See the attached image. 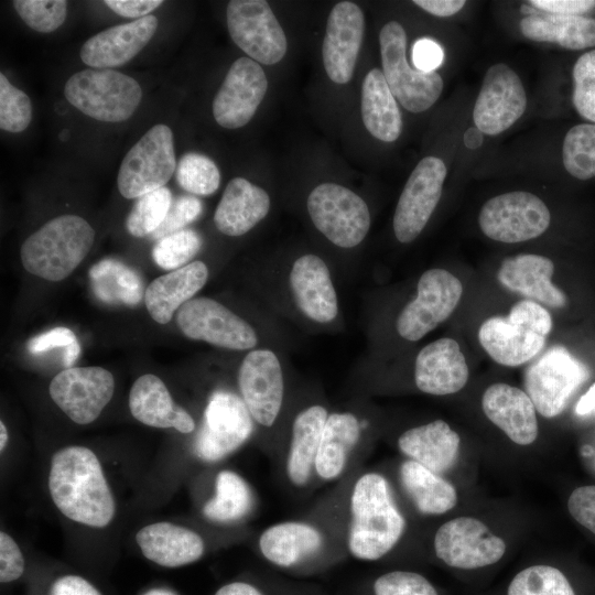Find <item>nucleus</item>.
<instances>
[{"label": "nucleus", "mask_w": 595, "mask_h": 595, "mask_svg": "<svg viewBox=\"0 0 595 595\" xmlns=\"http://www.w3.org/2000/svg\"><path fill=\"white\" fill-rule=\"evenodd\" d=\"M522 35L534 42L581 51L595 46V19L585 15L536 12L519 21Z\"/></svg>", "instance_id": "obj_32"}, {"label": "nucleus", "mask_w": 595, "mask_h": 595, "mask_svg": "<svg viewBox=\"0 0 595 595\" xmlns=\"http://www.w3.org/2000/svg\"><path fill=\"white\" fill-rule=\"evenodd\" d=\"M575 412L577 415H587L595 412V382L580 398L575 407Z\"/></svg>", "instance_id": "obj_59"}, {"label": "nucleus", "mask_w": 595, "mask_h": 595, "mask_svg": "<svg viewBox=\"0 0 595 595\" xmlns=\"http://www.w3.org/2000/svg\"><path fill=\"white\" fill-rule=\"evenodd\" d=\"M553 261L538 253H519L505 258L497 271L499 283L507 290L542 305L563 309L566 294L552 282Z\"/></svg>", "instance_id": "obj_25"}, {"label": "nucleus", "mask_w": 595, "mask_h": 595, "mask_svg": "<svg viewBox=\"0 0 595 595\" xmlns=\"http://www.w3.org/2000/svg\"><path fill=\"white\" fill-rule=\"evenodd\" d=\"M115 379L102 367H71L51 381L48 392L55 404L75 423L94 422L109 403Z\"/></svg>", "instance_id": "obj_18"}, {"label": "nucleus", "mask_w": 595, "mask_h": 595, "mask_svg": "<svg viewBox=\"0 0 595 595\" xmlns=\"http://www.w3.org/2000/svg\"><path fill=\"white\" fill-rule=\"evenodd\" d=\"M175 176L177 184L194 195H212L220 184L216 163L201 153H185L176 165Z\"/></svg>", "instance_id": "obj_43"}, {"label": "nucleus", "mask_w": 595, "mask_h": 595, "mask_svg": "<svg viewBox=\"0 0 595 595\" xmlns=\"http://www.w3.org/2000/svg\"><path fill=\"white\" fill-rule=\"evenodd\" d=\"M176 165L171 128L155 125L123 158L117 176L118 190L126 198H138L164 187Z\"/></svg>", "instance_id": "obj_11"}, {"label": "nucleus", "mask_w": 595, "mask_h": 595, "mask_svg": "<svg viewBox=\"0 0 595 595\" xmlns=\"http://www.w3.org/2000/svg\"><path fill=\"white\" fill-rule=\"evenodd\" d=\"M24 571V559L17 542L4 531L0 532V581L18 580Z\"/></svg>", "instance_id": "obj_51"}, {"label": "nucleus", "mask_w": 595, "mask_h": 595, "mask_svg": "<svg viewBox=\"0 0 595 595\" xmlns=\"http://www.w3.org/2000/svg\"><path fill=\"white\" fill-rule=\"evenodd\" d=\"M530 7L541 12L584 15L595 9V0H531Z\"/></svg>", "instance_id": "obj_54"}, {"label": "nucleus", "mask_w": 595, "mask_h": 595, "mask_svg": "<svg viewBox=\"0 0 595 595\" xmlns=\"http://www.w3.org/2000/svg\"><path fill=\"white\" fill-rule=\"evenodd\" d=\"M8 430L4 425V423L0 422V451L2 452L7 445L8 442Z\"/></svg>", "instance_id": "obj_60"}, {"label": "nucleus", "mask_w": 595, "mask_h": 595, "mask_svg": "<svg viewBox=\"0 0 595 595\" xmlns=\"http://www.w3.org/2000/svg\"><path fill=\"white\" fill-rule=\"evenodd\" d=\"M351 520L347 544L353 556L375 561L393 549L401 539L405 520L397 508L387 479L366 473L354 485Z\"/></svg>", "instance_id": "obj_2"}, {"label": "nucleus", "mask_w": 595, "mask_h": 595, "mask_svg": "<svg viewBox=\"0 0 595 595\" xmlns=\"http://www.w3.org/2000/svg\"><path fill=\"white\" fill-rule=\"evenodd\" d=\"M589 370L565 347L553 346L543 353L524 374V391L544 418L561 414L577 389L588 379Z\"/></svg>", "instance_id": "obj_9"}, {"label": "nucleus", "mask_w": 595, "mask_h": 595, "mask_svg": "<svg viewBox=\"0 0 595 595\" xmlns=\"http://www.w3.org/2000/svg\"><path fill=\"white\" fill-rule=\"evenodd\" d=\"M375 595H437L434 586L421 574L392 571L374 583Z\"/></svg>", "instance_id": "obj_48"}, {"label": "nucleus", "mask_w": 595, "mask_h": 595, "mask_svg": "<svg viewBox=\"0 0 595 595\" xmlns=\"http://www.w3.org/2000/svg\"><path fill=\"white\" fill-rule=\"evenodd\" d=\"M482 408L513 443L530 445L537 440V410L524 390L505 382L493 383L483 393Z\"/></svg>", "instance_id": "obj_26"}, {"label": "nucleus", "mask_w": 595, "mask_h": 595, "mask_svg": "<svg viewBox=\"0 0 595 595\" xmlns=\"http://www.w3.org/2000/svg\"><path fill=\"white\" fill-rule=\"evenodd\" d=\"M215 595H262L255 586L245 582H232L220 587Z\"/></svg>", "instance_id": "obj_58"}, {"label": "nucleus", "mask_w": 595, "mask_h": 595, "mask_svg": "<svg viewBox=\"0 0 595 595\" xmlns=\"http://www.w3.org/2000/svg\"><path fill=\"white\" fill-rule=\"evenodd\" d=\"M508 595H575L566 576L556 567L531 565L515 575Z\"/></svg>", "instance_id": "obj_42"}, {"label": "nucleus", "mask_w": 595, "mask_h": 595, "mask_svg": "<svg viewBox=\"0 0 595 595\" xmlns=\"http://www.w3.org/2000/svg\"><path fill=\"white\" fill-rule=\"evenodd\" d=\"M12 4L23 22L40 33L57 30L67 17L64 0H15Z\"/></svg>", "instance_id": "obj_47"}, {"label": "nucleus", "mask_w": 595, "mask_h": 595, "mask_svg": "<svg viewBox=\"0 0 595 595\" xmlns=\"http://www.w3.org/2000/svg\"><path fill=\"white\" fill-rule=\"evenodd\" d=\"M202 245L198 232L182 229L159 239L152 249V258L160 268L173 271L188 264Z\"/></svg>", "instance_id": "obj_44"}, {"label": "nucleus", "mask_w": 595, "mask_h": 595, "mask_svg": "<svg viewBox=\"0 0 595 595\" xmlns=\"http://www.w3.org/2000/svg\"><path fill=\"white\" fill-rule=\"evenodd\" d=\"M203 212L202 201L193 195H182L173 199L169 213L161 226L151 235L153 239H161L170 234L184 229V227L199 217Z\"/></svg>", "instance_id": "obj_49"}, {"label": "nucleus", "mask_w": 595, "mask_h": 595, "mask_svg": "<svg viewBox=\"0 0 595 595\" xmlns=\"http://www.w3.org/2000/svg\"><path fill=\"white\" fill-rule=\"evenodd\" d=\"M463 291L461 280L448 270L433 268L424 271L418 280L415 296L397 316L398 335L408 342L422 339L451 316Z\"/></svg>", "instance_id": "obj_10"}, {"label": "nucleus", "mask_w": 595, "mask_h": 595, "mask_svg": "<svg viewBox=\"0 0 595 595\" xmlns=\"http://www.w3.org/2000/svg\"><path fill=\"white\" fill-rule=\"evenodd\" d=\"M361 118L368 132L382 142L396 141L402 132L397 100L381 69H370L361 86Z\"/></svg>", "instance_id": "obj_34"}, {"label": "nucleus", "mask_w": 595, "mask_h": 595, "mask_svg": "<svg viewBox=\"0 0 595 595\" xmlns=\"http://www.w3.org/2000/svg\"><path fill=\"white\" fill-rule=\"evenodd\" d=\"M94 239L95 230L80 216H57L24 240L21 262L33 275L62 281L84 260Z\"/></svg>", "instance_id": "obj_4"}, {"label": "nucleus", "mask_w": 595, "mask_h": 595, "mask_svg": "<svg viewBox=\"0 0 595 595\" xmlns=\"http://www.w3.org/2000/svg\"><path fill=\"white\" fill-rule=\"evenodd\" d=\"M77 343L76 335L69 328L55 327L30 339L28 349L31 354H41L58 347L67 350Z\"/></svg>", "instance_id": "obj_52"}, {"label": "nucleus", "mask_w": 595, "mask_h": 595, "mask_svg": "<svg viewBox=\"0 0 595 595\" xmlns=\"http://www.w3.org/2000/svg\"><path fill=\"white\" fill-rule=\"evenodd\" d=\"M459 444V435L443 420L411 428L398 439L399 450L404 455L436 474L454 466Z\"/></svg>", "instance_id": "obj_30"}, {"label": "nucleus", "mask_w": 595, "mask_h": 595, "mask_svg": "<svg viewBox=\"0 0 595 595\" xmlns=\"http://www.w3.org/2000/svg\"><path fill=\"white\" fill-rule=\"evenodd\" d=\"M215 496L203 508L204 516L214 522L229 523L244 518L252 507V493L237 473L221 470L215 483Z\"/></svg>", "instance_id": "obj_39"}, {"label": "nucleus", "mask_w": 595, "mask_h": 595, "mask_svg": "<svg viewBox=\"0 0 595 595\" xmlns=\"http://www.w3.org/2000/svg\"><path fill=\"white\" fill-rule=\"evenodd\" d=\"M400 479L421 513L442 515L457 504L456 489L450 482L412 459L402 463Z\"/></svg>", "instance_id": "obj_37"}, {"label": "nucleus", "mask_w": 595, "mask_h": 595, "mask_svg": "<svg viewBox=\"0 0 595 595\" xmlns=\"http://www.w3.org/2000/svg\"><path fill=\"white\" fill-rule=\"evenodd\" d=\"M360 433V422L351 412L328 414L314 465L321 478L332 480L343 473Z\"/></svg>", "instance_id": "obj_36"}, {"label": "nucleus", "mask_w": 595, "mask_h": 595, "mask_svg": "<svg viewBox=\"0 0 595 595\" xmlns=\"http://www.w3.org/2000/svg\"><path fill=\"white\" fill-rule=\"evenodd\" d=\"M95 295L106 303L134 306L144 296L139 273L115 259H104L89 270Z\"/></svg>", "instance_id": "obj_38"}, {"label": "nucleus", "mask_w": 595, "mask_h": 595, "mask_svg": "<svg viewBox=\"0 0 595 595\" xmlns=\"http://www.w3.org/2000/svg\"><path fill=\"white\" fill-rule=\"evenodd\" d=\"M238 387L252 420L261 426H272L284 398V377L278 355L268 348L249 350L238 370Z\"/></svg>", "instance_id": "obj_19"}, {"label": "nucleus", "mask_w": 595, "mask_h": 595, "mask_svg": "<svg viewBox=\"0 0 595 595\" xmlns=\"http://www.w3.org/2000/svg\"><path fill=\"white\" fill-rule=\"evenodd\" d=\"M565 171L582 181L595 177V123L585 122L567 130L562 143Z\"/></svg>", "instance_id": "obj_40"}, {"label": "nucleus", "mask_w": 595, "mask_h": 595, "mask_svg": "<svg viewBox=\"0 0 595 595\" xmlns=\"http://www.w3.org/2000/svg\"><path fill=\"white\" fill-rule=\"evenodd\" d=\"M50 595H100V593L85 578L65 575L54 582Z\"/></svg>", "instance_id": "obj_56"}, {"label": "nucleus", "mask_w": 595, "mask_h": 595, "mask_svg": "<svg viewBox=\"0 0 595 595\" xmlns=\"http://www.w3.org/2000/svg\"><path fill=\"white\" fill-rule=\"evenodd\" d=\"M268 89L261 65L250 57L236 60L213 100L216 122L226 129L246 126L255 116Z\"/></svg>", "instance_id": "obj_20"}, {"label": "nucleus", "mask_w": 595, "mask_h": 595, "mask_svg": "<svg viewBox=\"0 0 595 595\" xmlns=\"http://www.w3.org/2000/svg\"><path fill=\"white\" fill-rule=\"evenodd\" d=\"M48 489L68 519L94 528L110 523L115 500L95 453L85 446L57 451L51 462Z\"/></svg>", "instance_id": "obj_1"}, {"label": "nucleus", "mask_w": 595, "mask_h": 595, "mask_svg": "<svg viewBox=\"0 0 595 595\" xmlns=\"http://www.w3.org/2000/svg\"><path fill=\"white\" fill-rule=\"evenodd\" d=\"M447 175L444 161L424 156L411 172L396 206L392 228L397 240H415L428 225L442 196Z\"/></svg>", "instance_id": "obj_14"}, {"label": "nucleus", "mask_w": 595, "mask_h": 595, "mask_svg": "<svg viewBox=\"0 0 595 595\" xmlns=\"http://www.w3.org/2000/svg\"><path fill=\"white\" fill-rule=\"evenodd\" d=\"M289 289L299 312L309 321L329 324L337 318L338 295L331 270L320 256L304 253L293 261Z\"/></svg>", "instance_id": "obj_21"}, {"label": "nucleus", "mask_w": 595, "mask_h": 595, "mask_svg": "<svg viewBox=\"0 0 595 595\" xmlns=\"http://www.w3.org/2000/svg\"><path fill=\"white\" fill-rule=\"evenodd\" d=\"M527 93L519 75L506 63L490 65L473 108L476 128L498 136L511 128L526 112Z\"/></svg>", "instance_id": "obj_15"}, {"label": "nucleus", "mask_w": 595, "mask_h": 595, "mask_svg": "<svg viewBox=\"0 0 595 595\" xmlns=\"http://www.w3.org/2000/svg\"><path fill=\"white\" fill-rule=\"evenodd\" d=\"M327 418L328 412L322 404H311L294 418L286 475L295 486H304L310 479Z\"/></svg>", "instance_id": "obj_33"}, {"label": "nucleus", "mask_w": 595, "mask_h": 595, "mask_svg": "<svg viewBox=\"0 0 595 595\" xmlns=\"http://www.w3.org/2000/svg\"><path fill=\"white\" fill-rule=\"evenodd\" d=\"M270 206V196L263 188L244 177H235L216 207L214 224L226 236H242L268 215Z\"/></svg>", "instance_id": "obj_28"}, {"label": "nucleus", "mask_w": 595, "mask_h": 595, "mask_svg": "<svg viewBox=\"0 0 595 595\" xmlns=\"http://www.w3.org/2000/svg\"><path fill=\"white\" fill-rule=\"evenodd\" d=\"M252 429V418L242 399L229 391L217 390L206 405L194 452L205 462H217L242 445Z\"/></svg>", "instance_id": "obj_16"}, {"label": "nucleus", "mask_w": 595, "mask_h": 595, "mask_svg": "<svg viewBox=\"0 0 595 595\" xmlns=\"http://www.w3.org/2000/svg\"><path fill=\"white\" fill-rule=\"evenodd\" d=\"M469 370L459 344L442 337L420 349L414 361L416 388L432 396L461 391L468 381Z\"/></svg>", "instance_id": "obj_23"}, {"label": "nucleus", "mask_w": 595, "mask_h": 595, "mask_svg": "<svg viewBox=\"0 0 595 595\" xmlns=\"http://www.w3.org/2000/svg\"><path fill=\"white\" fill-rule=\"evenodd\" d=\"M176 324L187 338L224 349L252 350L259 342L251 324L210 298H193L183 304Z\"/></svg>", "instance_id": "obj_12"}, {"label": "nucleus", "mask_w": 595, "mask_h": 595, "mask_svg": "<svg viewBox=\"0 0 595 595\" xmlns=\"http://www.w3.org/2000/svg\"><path fill=\"white\" fill-rule=\"evenodd\" d=\"M572 104L577 113L595 123V48L582 54L572 69Z\"/></svg>", "instance_id": "obj_45"}, {"label": "nucleus", "mask_w": 595, "mask_h": 595, "mask_svg": "<svg viewBox=\"0 0 595 595\" xmlns=\"http://www.w3.org/2000/svg\"><path fill=\"white\" fill-rule=\"evenodd\" d=\"M306 208L315 228L333 245L350 249L367 236L371 218L366 202L351 190L322 183L314 187Z\"/></svg>", "instance_id": "obj_7"}, {"label": "nucleus", "mask_w": 595, "mask_h": 595, "mask_svg": "<svg viewBox=\"0 0 595 595\" xmlns=\"http://www.w3.org/2000/svg\"><path fill=\"white\" fill-rule=\"evenodd\" d=\"M412 63L416 69L436 72L444 60V52L440 44L432 39H420L412 46Z\"/></svg>", "instance_id": "obj_53"}, {"label": "nucleus", "mask_w": 595, "mask_h": 595, "mask_svg": "<svg viewBox=\"0 0 595 595\" xmlns=\"http://www.w3.org/2000/svg\"><path fill=\"white\" fill-rule=\"evenodd\" d=\"M143 595H175V594L172 593L171 591H167V589L154 588V589H151V591L147 592Z\"/></svg>", "instance_id": "obj_61"}, {"label": "nucleus", "mask_w": 595, "mask_h": 595, "mask_svg": "<svg viewBox=\"0 0 595 595\" xmlns=\"http://www.w3.org/2000/svg\"><path fill=\"white\" fill-rule=\"evenodd\" d=\"M158 18H144L118 24L89 37L80 48V60L95 69H112L131 61L150 42Z\"/></svg>", "instance_id": "obj_24"}, {"label": "nucleus", "mask_w": 595, "mask_h": 595, "mask_svg": "<svg viewBox=\"0 0 595 595\" xmlns=\"http://www.w3.org/2000/svg\"><path fill=\"white\" fill-rule=\"evenodd\" d=\"M322 533L313 526L280 522L267 528L259 538V549L271 563L289 567L321 549Z\"/></svg>", "instance_id": "obj_35"}, {"label": "nucleus", "mask_w": 595, "mask_h": 595, "mask_svg": "<svg viewBox=\"0 0 595 595\" xmlns=\"http://www.w3.org/2000/svg\"><path fill=\"white\" fill-rule=\"evenodd\" d=\"M129 409L134 419L149 426L173 428L181 433L195 430L192 415L173 401L166 386L155 375H142L133 382Z\"/></svg>", "instance_id": "obj_27"}, {"label": "nucleus", "mask_w": 595, "mask_h": 595, "mask_svg": "<svg viewBox=\"0 0 595 595\" xmlns=\"http://www.w3.org/2000/svg\"><path fill=\"white\" fill-rule=\"evenodd\" d=\"M231 40L259 64L279 63L288 50L286 36L264 0H231L226 9Z\"/></svg>", "instance_id": "obj_13"}, {"label": "nucleus", "mask_w": 595, "mask_h": 595, "mask_svg": "<svg viewBox=\"0 0 595 595\" xmlns=\"http://www.w3.org/2000/svg\"><path fill=\"white\" fill-rule=\"evenodd\" d=\"M552 326V316L544 305L522 299L512 305L507 316L486 318L477 337L494 361L518 367L542 351Z\"/></svg>", "instance_id": "obj_3"}, {"label": "nucleus", "mask_w": 595, "mask_h": 595, "mask_svg": "<svg viewBox=\"0 0 595 595\" xmlns=\"http://www.w3.org/2000/svg\"><path fill=\"white\" fill-rule=\"evenodd\" d=\"M365 32V15L351 1L336 3L329 12L322 57L325 72L335 84L351 79Z\"/></svg>", "instance_id": "obj_22"}, {"label": "nucleus", "mask_w": 595, "mask_h": 595, "mask_svg": "<svg viewBox=\"0 0 595 595\" xmlns=\"http://www.w3.org/2000/svg\"><path fill=\"white\" fill-rule=\"evenodd\" d=\"M434 550L446 565L473 570L498 562L506 552V543L480 520L458 517L437 529Z\"/></svg>", "instance_id": "obj_17"}, {"label": "nucleus", "mask_w": 595, "mask_h": 595, "mask_svg": "<svg viewBox=\"0 0 595 595\" xmlns=\"http://www.w3.org/2000/svg\"><path fill=\"white\" fill-rule=\"evenodd\" d=\"M208 268L193 261L154 279L144 291V303L150 316L159 324H167L176 310L206 284Z\"/></svg>", "instance_id": "obj_29"}, {"label": "nucleus", "mask_w": 595, "mask_h": 595, "mask_svg": "<svg viewBox=\"0 0 595 595\" xmlns=\"http://www.w3.org/2000/svg\"><path fill=\"white\" fill-rule=\"evenodd\" d=\"M571 516L595 534V485L574 489L567 500Z\"/></svg>", "instance_id": "obj_50"}, {"label": "nucleus", "mask_w": 595, "mask_h": 595, "mask_svg": "<svg viewBox=\"0 0 595 595\" xmlns=\"http://www.w3.org/2000/svg\"><path fill=\"white\" fill-rule=\"evenodd\" d=\"M172 202L166 186L138 197L126 219L128 232L138 238L151 236L165 219Z\"/></svg>", "instance_id": "obj_41"}, {"label": "nucleus", "mask_w": 595, "mask_h": 595, "mask_svg": "<svg viewBox=\"0 0 595 595\" xmlns=\"http://www.w3.org/2000/svg\"><path fill=\"white\" fill-rule=\"evenodd\" d=\"M136 540L147 559L166 567L193 563L205 549L199 534L171 522L148 524L138 531Z\"/></svg>", "instance_id": "obj_31"}, {"label": "nucleus", "mask_w": 595, "mask_h": 595, "mask_svg": "<svg viewBox=\"0 0 595 595\" xmlns=\"http://www.w3.org/2000/svg\"><path fill=\"white\" fill-rule=\"evenodd\" d=\"M422 10L435 17H452L458 13L466 4L464 0H414Z\"/></svg>", "instance_id": "obj_57"}, {"label": "nucleus", "mask_w": 595, "mask_h": 595, "mask_svg": "<svg viewBox=\"0 0 595 595\" xmlns=\"http://www.w3.org/2000/svg\"><path fill=\"white\" fill-rule=\"evenodd\" d=\"M115 13L125 18L141 19L149 15L154 9L160 7L162 0H106L104 2Z\"/></svg>", "instance_id": "obj_55"}, {"label": "nucleus", "mask_w": 595, "mask_h": 595, "mask_svg": "<svg viewBox=\"0 0 595 595\" xmlns=\"http://www.w3.org/2000/svg\"><path fill=\"white\" fill-rule=\"evenodd\" d=\"M551 224L547 204L527 191H510L487 199L478 213V226L489 239L519 244L544 234Z\"/></svg>", "instance_id": "obj_8"}, {"label": "nucleus", "mask_w": 595, "mask_h": 595, "mask_svg": "<svg viewBox=\"0 0 595 595\" xmlns=\"http://www.w3.org/2000/svg\"><path fill=\"white\" fill-rule=\"evenodd\" d=\"M32 120V104L29 96L13 86L0 74V128L11 133L24 131Z\"/></svg>", "instance_id": "obj_46"}, {"label": "nucleus", "mask_w": 595, "mask_h": 595, "mask_svg": "<svg viewBox=\"0 0 595 595\" xmlns=\"http://www.w3.org/2000/svg\"><path fill=\"white\" fill-rule=\"evenodd\" d=\"M67 101L86 116L105 122L128 120L142 99V88L129 75L115 69L88 68L65 84Z\"/></svg>", "instance_id": "obj_5"}, {"label": "nucleus", "mask_w": 595, "mask_h": 595, "mask_svg": "<svg viewBox=\"0 0 595 595\" xmlns=\"http://www.w3.org/2000/svg\"><path fill=\"white\" fill-rule=\"evenodd\" d=\"M382 73L394 98L411 112L431 108L444 83L437 72L411 67L407 60V33L397 21L387 22L379 33Z\"/></svg>", "instance_id": "obj_6"}]
</instances>
